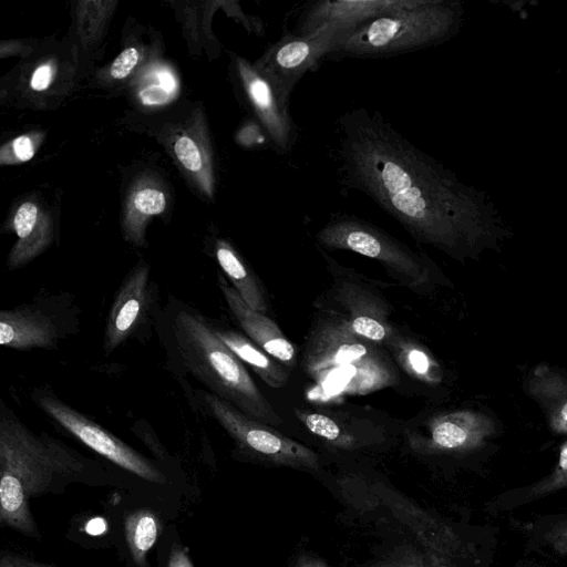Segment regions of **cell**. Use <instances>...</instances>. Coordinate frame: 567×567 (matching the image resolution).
<instances>
[{
	"mask_svg": "<svg viewBox=\"0 0 567 567\" xmlns=\"http://www.w3.org/2000/svg\"><path fill=\"white\" fill-rule=\"evenodd\" d=\"M549 540L555 549L567 553V522L550 530Z\"/></svg>",
	"mask_w": 567,
	"mask_h": 567,
	"instance_id": "f546056e",
	"label": "cell"
},
{
	"mask_svg": "<svg viewBox=\"0 0 567 567\" xmlns=\"http://www.w3.org/2000/svg\"><path fill=\"white\" fill-rule=\"evenodd\" d=\"M412 0H318L305 4L289 32L307 34L331 27L351 32L358 27L409 6Z\"/></svg>",
	"mask_w": 567,
	"mask_h": 567,
	"instance_id": "5bb4252c",
	"label": "cell"
},
{
	"mask_svg": "<svg viewBox=\"0 0 567 567\" xmlns=\"http://www.w3.org/2000/svg\"><path fill=\"white\" fill-rule=\"evenodd\" d=\"M295 414L309 432L336 447L350 450L359 444L354 430L358 421L350 422L331 413L301 409H296Z\"/></svg>",
	"mask_w": 567,
	"mask_h": 567,
	"instance_id": "ffe728a7",
	"label": "cell"
},
{
	"mask_svg": "<svg viewBox=\"0 0 567 567\" xmlns=\"http://www.w3.org/2000/svg\"><path fill=\"white\" fill-rule=\"evenodd\" d=\"M236 70L245 97L275 150L285 154L298 140V128L287 101L255 64L238 58Z\"/></svg>",
	"mask_w": 567,
	"mask_h": 567,
	"instance_id": "7c38bea8",
	"label": "cell"
},
{
	"mask_svg": "<svg viewBox=\"0 0 567 567\" xmlns=\"http://www.w3.org/2000/svg\"><path fill=\"white\" fill-rule=\"evenodd\" d=\"M332 301V312L358 336L385 346L398 336L389 321L385 301L370 288L352 279L339 280Z\"/></svg>",
	"mask_w": 567,
	"mask_h": 567,
	"instance_id": "4fadbf2b",
	"label": "cell"
},
{
	"mask_svg": "<svg viewBox=\"0 0 567 567\" xmlns=\"http://www.w3.org/2000/svg\"><path fill=\"white\" fill-rule=\"evenodd\" d=\"M158 79L161 87L165 92H167L168 94L175 92L177 83L174 75L169 71L162 70L161 72H158Z\"/></svg>",
	"mask_w": 567,
	"mask_h": 567,
	"instance_id": "d6a6232c",
	"label": "cell"
},
{
	"mask_svg": "<svg viewBox=\"0 0 567 567\" xmlns=\"http://www.w3.org/2000/svg\"><path fill=\"white\" fill-rule=\"evenodd\" d=\"M217 281L229 311L245 334L282 365L292 368L296 348L278 324L266 313L250 308L224 276L218 275Z\"/></svg>",
	"mask_w": 567,
	"mask_h": 567,
	"instance_id": "9a60e30c",
	"label": "cell"
},
{
	"mask_svg": "<svg viewBox=\"0 0 567 567\" xmlns=\"http://www.w3.org/2000/svg\"><path fill=\"white\" fill-rule=\"evenodd\" d=\"M158 299L150 267L138 264L125 276L111 305L103 334L106 355L131 339L142 340L157 324L162 312Z\"/></svg>",
	"mask_w": 567,
	"mask_h": 567,
	"instance_id": "30bf717a",
	"label": "cell"
},
{
	"mask_svg": "<svg viewBox=\"0 0 567 567\" xmlns=\"http://www.w3.org/2000/svg\"><path fill=\"white\" fill-rule=\"evenodd\" d=\"M460 12L454 1L412 0L347 32L328 59L391 58L437 45L456 31Z\"/></svg>",
	"mask_w": 567,
	"mask_h": 567,
	"instance_id": "5b68a950",
	"label": "cell"
},
{
	"mask_svg": "<svg viewBox=\"0 0 567 567\" xmlns=\"http://www.w3.org/2000/svg\"><path fill=\"white\" fill-rule=\"evenodd\" d=\"M12 147L20 161H29L34 155V146L31 138L27 135L18 136L12 141Z\"/></svg>",
	"mask_w": 567,
	"mask_h": 567,
	"instance_id": "83f0119b",
	"label": "cell"
},
{
	"mask_svg": "<svg viewBox=\"0 0 567 567\" xmlns=\"http://www.w3.org/2000/svg\"><path fill=\"white\" fill-rule=\"evenodd\" d=\"M168 93L161 86H152L142 93V99L145 104L164 103L167 100Z\"/></svg>",
	"mask_w": 567,
	"mask_h": 567,
	"instance_id": "1f68e13d",
	"label": "cell"
},
{
	"mask_svg": "<svg viewBox=\"0 0 567 567\" xmlns=\"http://www.w3.org/2000/svg\"><path fill=\"white\" fill-rule=\"evenodd\" d=\"M299 567H326L318 560L307 559Z\"/></svg>",
	"mask_w": 567,
	"mask_h": 567,
	"instance_id": "e575fe53",
	"label": "cell"
},
{
	"mask_svg": "<svg viewBox=\"0 0 567 567\" xmlns=\"http://www.w3.org/2000/svg\"><path fill=\"white\" fill-rule=\"evenodd\" d=\"M564 486H567V441L560 447L558 463L553 475L536 492L548 493Z\"/></svg>",
	"mask_w": 567,
	"mask_h": 567,
	"instance_id": "d4e9b609",
	"label": "cell"
},
{
	"mask_svg": "<svg viewBox=\"0 0 567 567\" xmlns=\"http://www.w3.org/2000/svg\"><path fill=\"white\" fill-rule=\"evenodd\" d=\"M156 326L169 358L206 391L261 423H282L245 364L219 339L212 321L202 312L172 297Z\"/></svg>",
	"mask_w": 567,
	"mask_h": 567,
	"instance_id": "3957f363",
	"label": "cell"
},
{
	"mask_svg": "<svg viewBox=\"0 0 567 567\" xmlns=\"http://www.w3.org/2000/svg\"><path fill=\"white\" fill-rule=\"evenodd\" d=\"M215 256L221 270L243 300L252 309L266 313L268 302L261 282L233 246L219 240Z\"/></svg>",
	"mask_w": 567,
	"mask_h": 567,
	"instance_id": "ac0fdd59",
	"label": "cell"
},
{
	"mask_svg": "<svg viewBox=\"0 0 567 567\" xmlns=\"http://www.w3.org/2000/svg\"><path fill=\"white\" fill-rule=\"evenodd\" d=\"M174 151L179 162L188 171L195 173L203 168L200 151L195 141L188 135H182L176 140Z\"/></svg>",
	"mask_w": 567,
	"mask_h": 567,
	"instance_id": "cb8c5ba5",
	"label": "cell"
},
{
	"mask_svg": "<svg viewBox=\"0 0 567 567\" xmlns=\"http://www.w3.org/2000/svg\"><path fill=\"white\" fill-rule=\"evenodd\" d=\"M219 339L247 364L270 388L279 389L287 384L289 373L279 361L274 359L246 334L230 328H224L212 321Z\"/></svg>",
	"mask_w": 567,
	"mask_h": 567,
	"instance_id": "e0dca14e",
	"label": "cell"
},
{
	"mask_svg": "<svg viewBox=\"0 0 567 567\" xmlns=\"http://www.w3.org/2000/svg\"><path fill=\"white\" fill-rule=\"evenodd\" d=\"M53 71L49 64H42L35 69L32 74L30 85L35 91H43L52 82Z\"/></svg>",
	"mask_w": 567,
	"mask_h": 567,
	"instance_id": "4316f807",
	"label": "cell"
},
{
	"mask_svg": "<svg viewBox=\"0 0 567 567\" xmlns=\"http://www.w3.org/2000/svg\"><path fill=\"white\" fill-rule=\"evenodd\" d=\"M168 567H193V564L186 550L178 545H174L171 551Z\"/></svg>",
	"mask_w": 567,
	"mask_h": 567,
	"instance_id": "4dcf8cb0",
	"label": "cell"
},
{
	"mask_svg": "<svg viewBox=\"0 0 567 567\" xmlns=\"http://www.w3.org/2000/svg\"><path fill=\"white\" fill-rule=\"evenodd\" d=\"M0 567H54L48 564H41L38 561L30 560L28 558L8 554L2 556Z\"/></svg>",
	"mask_w": 567,
	"mask_h": 567,
	"instance_id": "f1b7e54d",
	"label": "cell"
},
{
	"mask_svg": "<svg viewBox=\"0 0 567 567\" xmlns=\"http://www.w3.org/2000/svg\"><path fill=\"white\" fill-rule=\"evenodd\" d=\"M70 297L43 296L0 311V344L13 350H53L72 333Z\"/></svg>",
	"mask_w": 567,
	"mask_h": 567,
	"instance_id": "9c48e42d",
	"label": "cell"
},
{
	"mask_svg": "<svg viewBox=\"0 0 567 567\" xmlns=\"http://www.w3.org/2000/svg\"><path fill=\"white\" fill-rule=\"evenodd\" d=\"M532 395L545 409L550 429L567 434V379L548 367L535 369L529 382Z\"/></svg>",
	"mask_w": 567,
	"mask_h": 567,
	"instance_id": "d6986e66",
	"label": "cell"
},
{
	"mask_svg": "<svg viewBox=\"0 0 567 567\" xmlns=\"http://www.w3.org/2000/svg\"><path fill=\"white\" fill-rule=\"evenodd\" d=\"M75 450L47 433L31 431L0 403V523L38 536L30 498L53 492L89 470Z\"/></svg>",
	"mask_w": 567,
	"mask_h": 567,
	"instance_id": "7a4b0ae2",
	"label": "cell"
},
{
	"mask_svg": "<svg viewBox=\"0 0 567 567\" xmlns=\"http://www.w3.org/2000/svg\"><path fill=\"white\" fill-rule=\"evenodd\" d=\"M327 249L350 250L381 262L406 284L420 286L429 280L422 257L378 226L354 215L331 217L316 235Z\"/></svg>",
	"mask_w": 567,
	"mask_h": 567,
	"instance_id": "8992f818",
	"label": "cell"
},
{
	"mask_svg": "<svg viewBox=\"0 0 567 567\" xmlns=\"http://www.w3.org/2000/svg\"><path fill=\"white\" fill-rule=\"evenodd\" d=\"M31 399L65 431L117 466L152 483L161 484L166 481L152 462L99 423L66 404L51 389L35 388Z\"/></svg>",
	"mask_w": 567,
	"mask_h": 567,
	"instance_id": "ba28073f",
	"label": "cell"
},
{
	"mask_svg": "<svg viewBox=\"0 0 567 567\" xmlns=\"http://www.w3.org/2000/svg\"><path fill=\"white\" fill-rule=\"evenodd\" d=\"M126 539L135 563L145 564L147 551L153 547L158 535V524L150 511L131 514L125 522Z\"/></svg>",
	"mask_w": 567,
	"mask_h": 567,
	"instance_id": "7402d4cb",
	"label": "cell"
},
{
	"mask_svg": "<svg viewBox=\"0 0 567 567\" xmlns=\"http://www.w3.org/2000/svg\"><path fill=\"white\" fill-rule=\"evenodd\" d=\"M408 567H411V566H408ZM413 567V566H412Z\"/></svg>",
	"mask_w": 567,
	"mask_h": 567,
	"instance_id": "d590c367",
	"label": "cell"
},
{
	"mask_svg": "<svg viewBox=\"0 0 567 567\" xmlns=\"http://www.w3.org/2000/svg\"><path fill=\"white\" fill-rule=\"evenodd\" d=\"M302 363L309 377L343 394L363 395L398 381V372L385 351L358 336L333 312L317 321Z\"/></svg>",
	"mask_w": 567,
	"mask_h": 567,
	"instance_id": "277c9868",
	"label": "cell"
},
{
	"mask_svg": "<svg viewBox=\"0 0 567 567\" xmlns=\"http://www.w3.org/2000/svg\"><path fill=\"white\" fill-rule=\"evenodd\" d=\"M193 395L197 409L215 420L241 450L280 465L318 467L317 453L306 445L282 435L268 424L249 417L206 390H195Z\"/></svg>",
	"mask_w": 567,
	"mask_h": 567,
	"instance_id": "52a82bcc",
	"label": "cell"
},
{
	"mask_svg": "<svg viewBox=\"0 0 567 567\" xmlns=\"http://www.w3.org/2000/svg\"><path fill=\"white\" fill-rule=\"evenodd\" d=\"M347 33L326 27L307 34L287 32L271 44L256 66L271 80L281 95L290 94L306 73L328 58L333 47Z\"/></svg>",
	"mask_w": 567,
	"mask_h": 567,
	"instance_id": "8fae6325",
	"label": "cell"
},
{
	"mask_svg": "<svg viewBox=\"0 0 567 567\" xmlns=\"http://www.w3.org/2000/svg\"><path fill=\"white\" fill-rule=\"evenodd\" d=\"M386 347L394 354L396 362L411 377L426 383L441 381L439 364L421 346L396 336Z\"/></svg>",
	"mask_w": 567,
	"mask_h": 567,
	"instance_id": "44dd1931",
	"label": "cell"
},
{
	"mask_svg": "<svg viewBox=\"0 0 567 567\" xmlns=\"http://www.w3.org/2000/svg\"><path fill=\"white\" fill-rule=\"evenodd\" d=\"M138 61V52L135 48H127L120 53L111 65L112 78L121 80L126 78Z\"/></svg>",
	"mask_w": 567,
	"mask_h": 567,
	"instance_id": "484cf974",
	"label": "cell"
},
{
	"mask_svg": "<svg viewBox=\"0 0 567 567\" xmlns=\"http://www.w3.org/2000/svg\"><path fill=\"white\" fill-rule=\"evenodd\" d=\"M421 446L431 452H466L481 446L495 432V423L483 413L455 411L434 417Z\"/></svg>",
	"mask_w": 567,
	"mask_h": 567,
	"instance_id": "2e32d148",
	"label": "cell"
},
{
	"mask_svg": "<svg viewBox=\"0 0 567 567\" xmlns=\"http://www.w3.org/2000/svg\"><path fill=\"white\" fill-rule=\"evenodd\" d=\"M107 526L103 518L96 517L89 520L85 525V530L87 534L96 536L101 535L106 530Z\"/></svg>",
	"mask_w": 567,
	"mask_h": 567,
	"instance_id": "836d02e7",
	"label": "cell"
},
{
	"mask_svg": "<svg viewBox=\"0 0 567 567\" xmlns=\"http://www.w3.org/2000/svg\"><path fill=\"white\" fill-rule=\"evenodd\" d=\"M334 159L342 186L365 194L419 243L453 251L486 231L477 195L379 111L339 116Z\"/></svg>",
	"mask_w": 567,
	"mask_h": 567,
	"instance_id": "6da1fadb",
	"label": "cell"
},
{
	"mask_svg": "<svg viewBox=\"0 0 567 567\" xmlns=\"http://www.w3.org/2000/svg\"><path fill=\"white\" fill-rule=\"evenodd\" d=\"M133 205L140 215L151 216L163 213L166 207V199L158 189L143 188L135 194Z\"/></svg>",
	"mask_w": 567,
	"mask_h": 567,
	"instance_id": "603a6c76",
	"label": "cell"
}]
</instances>
